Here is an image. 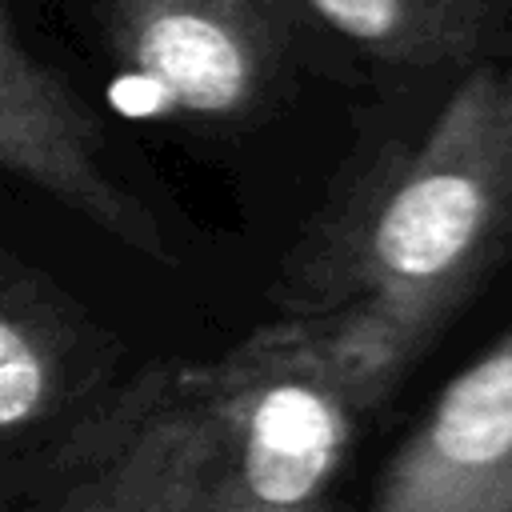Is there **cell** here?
<instances>
[{"label": "cell", "mask_w": 512, "mask_h": 512, "mask_svg": "<svg viewBox=\"0 0 512 512\" xmlns=\"http://www.w3.org/2000/svg\"><path fill=\"white\" fill-rule=\"evenodd\" d=\"M512 256V56L476 64L432 124L388 148L292 248L284 316L352 312L412 364Z\"/></svg>", "instance_id": "obj_1"}, {"label": "cell", "mask_w": 512, "mask_h": 512, "mask_svg": "<svg viewBox=\"0 0 512 512\" xmlns=\"http://www.w3.org/2000/svg\"><path fill=\"white\" fill-rule=\"evenodd\" d=\"M404 368V352L352 312L284 316L192 372L172 408L228 504L304 508Z\"/></svg>", "instance_id": "obj_2"}, {"label": "cell", "mask_w": 512, "mask_h": 512, "mask_svg": "<svg viewBox=\"0 0 512 512\" xmlns=\"http://www.w3.org/2000/svg\"><path fill=\"white\" fill-rule=\"evenodd\" d=\"M296 0H108V48L160 108L236 120L292 64Z\"/></svg>", "instance_id": "obj_3"}, {"label": "cell", "mask_w": 512, "mask_h": 512, "mask_svg": "<svg viewBox=\"0 0 512 512\" xmlns=\"http://www.w3.org/2000/svg\"><path fill=\"white\" fill-rule=\"evenodd\" d=\"M372 512H512V332L440 388L380 472Z\"/></svg>", "instance_id": "obj_4"}, {"label": "cell", "mask_w": 512, "mask_h": 512, "mask_svg": "<svg viewBox=\"0 0 512 512\" xmlns=\"http://www.w3.org/2000/svg\"><path fill=\"white\" fill-rule=\"evenodd\" d=\"M0 168L56 196L116 240L164 256L148 208L108 172L104 136L84 100L44 68L0 12Z\"/></svg>", "instance_id": "obj_5"}, {"label": "cell", "mask_w": 512, "mask_h": 512, "mask_svg": "<svg viewBox=\"0 0 512 512\" xmlns=\"http://www.w3.org/2000/svg\"><path fill=\"white\" fill-rule=\"evenodd\" d=\"M348 44L400 68L464 64L508 36V0H296Z\"/></svg>", "instance_id": "obj_6"}, {"label": "cell", "mask_w": 512, "mask_h": 512, "mask_svg": "<svg viewBox=\"0 0 512 512\" xmlns=\"http://www.w3.org/2000/svg\"><path fill=\"white\" fill-rule=\"evenodd\" d=\"M52 392V364L44 348L12 320L0 316V428L40 416Z\"/></svg>", "instance_id": "obj_7"}, {"label": "cell", "mask_w": 512, "mask_h": 512, "mask_svg": "<svg viewBox=\"0 0 512 512\" xmlns=\"http://www.w3.org/2000/svg\"><path fill=\"white\" fill-rule=\"evenodd\" d=\"M244 512H324L320 504H304V508H244Z\"/></svg>", "instance_id": "obj_8"}]
</instances>
